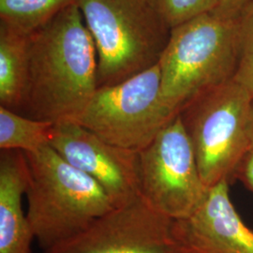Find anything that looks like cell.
Masks as SVG:
<instances>
[{
	"mask_svg": "<svg viewBox=\"0 0 253 253\" xmlns=\"http://www.w3.org/2000/svg\"><path fill=\"white\" fill-rule=\"evenodd\" d=\"M29 75L21 114L60 123L74 121L98 88V54L74 3L29 35Z\"/></svg>",
	"mask_w": 253,
	"mask_h": 253,
	"instance_id": "obj_1",
	"label": "cell"
},
{
	"mask_svg": "<svg viewBox=\"0 0 253 253\" xmlns=\"http://www.w3.org/2000/svg\"><path fill=\"white\" fill-rule=\"evenodd\" d=\"M27 156V217L42 252L85 231L115 208L100 185L51 145Z\"/></svg>",
	"mask_w": 253,
	"mask_h": 253,
	"instance_id": "obj_2",
	"label": "cell"
},
{
	"mask_svg": "<svg viewBox=\"0 0 253 253\" xmlns=\"http://www.w3.org/2000/svg\"><path fill=\"white\" fill-rule=\"evenodd\" d=\"M237 61V19L209 11L173 27L158 63L165 107L177 116L200 94L234 79Z\"/></svg>",
	"mask_w": 253,
	"mask_h": 253,
	"instance_id": "obj_3",
	"label": "cell"
},
{
	"mask_svg": "<svg viewBox=\"0 0 253 253\" xmlns=\"http://www.w3.org/2000/svg\"><path fill=\"white\" fill-rule=\"evenodd\" d=\"M98 54V87L159 63L171 28L150 0H76Z\"/></svg>",
	"mask_w": 253,
	"mask_h": 253,
	"instance_id": "obj_4",
	"label": "cell"
},
{
	"mask_svg": "<svg viewBox=\"0 0 253 253\" xmlns=\"http://www.w3.org/2000/svg\"><path fill=\"white\" fill-rule=\"evenodd\" d=\"M178 115L206 186L235 179L239 166L252 152V94L232 79L200 94Z\"/></svg>",
	"mask_w": 253,
	"mask_h": 253,
	"instance_id": "obj_5",
	"label": "cell"
},
{
	"mask_svg": "<svg viewBox=\"0 0 253 253\" xmlns=\"http://www.w3.org/2000/svg\"><path fill=\"white\" fill-rule=\"evenodd\" d=\"M174 117L163 103L157 64L125 81L99 86L72 122L111 145L139 152Z\"/></svg>",
	"mask_w": 253,
	"mask_h": 253,
	"instance_id": "obj_6",
	"label": "cell"
},
{
	"mask_svg": "<svg viewBox=\"0 0 253 253\" xmlns=\"http://www.w3.org/2000/svg\"><path fill=\"white\" fill-rule=\"evenodd\" d=\"M138 174L140 198L163 216L178 220L199 207L208 188L179 115L138 152Z\"/></svg>",
	"mask_w": 253,
	"mask_h": 253,
	"instance_id": "obj_7",
	"label": "cell"
},
{
	"mask_svg": "<svg viewBox=\"0 0 253 253\" xmlns=\"http://www.w3.org/2000/svg\"><path fill=\"white\" fill-rule=\"evenodd\" d=\"M172 224L138 198L43 253H184L173 238Z\"/></svg>",
	"mask_w": 253,
	"mask_h": 253,
	"instance_id": "obj_8",
	"label": "cell"
},
{
	"mask_svg": "<svg viewBox=\"0 0 253 253\" xmlns=\"http://www.w3.org/2000/svg\"><path fill=\"white\" fill-rule=\"evenodd\" d=\"M50 145L67 163L96 181L115 208L140 198L138 152L111 145L72 121L54 124Z\"/></svg>",
	"mask_w": 253,
	"mask_h": 253,
	"instance_id": "obj_9",
	"label": "cell"
},
{
	"mask_svg": "<svg viewBox=\"0 0 253 253\" xmlns=\"http://www.w3.org/2000/svg\"><path fill=\"white\" fill-rule=\"evenodd\" d=\"M230 183L208 188L189 217L173 220L172 235L184 253H253V231L230 197Z\"/></svg>",
	"mask_w": 253,
	"mask_h": 253,
	"instance_id": "obj_10",
	"label": "cell"
},
{
	"mask_svg": "<svg viewBox=\"0 0 253 253\" xmlns=\"http://www.w3.org/2000/svg\"><path fill=\"white\" fill-rule=\"evenodd\" d=\"M29 182L27 156L0 152V253H31L35 239L23 207Z\"/></svg>",
	"mask_w": 253,
	"mask_h": 253,
	"instance_id": "obj_11",
	"label": "cell"
},
{
	"mask_svg": "<svg viewBox=\"0 0 253 253\" xmlns=\"http://www.w3.org/2000/svg\"><path fill=\"white\" fill-rule=\"evenodd\" d=\"M29 35L0 23V106L22 112L29 75Z\"/></svg>",
	"mask_w": 253,
	"mask_h": 253,
	"instance_id": "obj_12",
	"label": "cell"
},
{
	"mask_svg": "<svg viewBox=\"0 0 253 253\" xmlns=\"http://www.w3.org/2000/svg\"><path fill=\"white\" fill-rule=\"evenodd\" d=\"M54 125L0 106V149L38 151L50 145Z\"/></svg>",
	"mask_w": 253,
	"mask_h": 253,
	"instance_id": "obj_13",
	"label": "cell"
},
{
	"mask_svg": "<svg viewBox=\"0 0 253 253\" xmlns=\"http://www.w3.org/2000/svg\"><path fill=\"white\" fill-rule=\"evenodd\" d=\"M75 2L76 0H0V23L31 35Z\"/></svg>",
	"mask_w": 253,
	"mask_h": 253,
	"instance_id": "obj_14",
	"label": "cell"
},
{
	"mask_svg": "<svg viewBox=\"0 0 253 253\" xmlns=\"http://www.w3.org/2000/svg\"><path fill=\"white\" fill-rule=\"evenodd\" d=\"M238 61L234 80L253 97V0L237 18Z\"/></svg>",
	"mask_w": 253,
	"mask_h": 253,
	"instance_id": "obj_15",
	"label": "cell"
},
{
	"mask_svg": "<svg viewBox=\"0 0 253 253\" xmlns=\"http://www.w3.org/2000/svg\"><path fill=\"white\" fill-rule=\"evenodd\" d=\"M171 29L215 9L217 0H150Z\"/></svg>",
	"mask_w": 253,
	"mask_h": 253,
	"instance_id": "obj_16",
	"label": "cell"
},
{
	"mask_svg": "<svg viewBox=\"0 0 253 253\" xmlns=\"http://www.w3.org/2000/svg\"><path fill=\"white\" fill-rule=\"evenodd\" d=\"M253 0H217L215 9L212 11L229 19H237L245 7Z\"/></svg>",
	"mask_w": 253,
	"mask_h": 253,
	"instance_id": "obj_17",
	"label": "cell"
},
{
	"mask_svg": "<svg viewBox=\"0 0 253 253\" xmlns=\"http://www.w3.org/2000/svg\"><path fill=\"white\" fill-rule=\"evenodd\" d=\"M235 179L240 181L253 193V152L245 158L235 174Z\"/></svg>",
	"mask_w": 253,
	"mask_h": 253,
	"instance_id": "obj_18",
	"label": "cell"
},
{
	"mask_svg": "<svg viewBox=\"0 0 253 253\" xmlns=\"http://www.w3.org/2000/svg\"><path fill=\"white\" fill-rule=\"evenodd\" d=\"M251 146H252V152H253V118L251 126Z\"/></svg>",
	"mask_w": 253,
	"mask_h": 253,
	"instance_id": "obj_19",
	"label": "cell"
}]
</instances>
